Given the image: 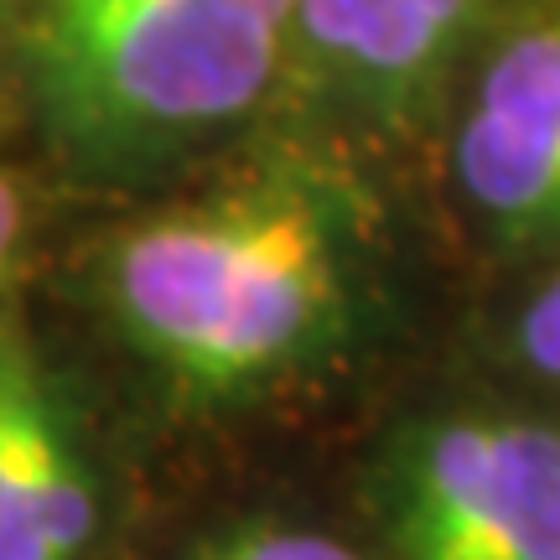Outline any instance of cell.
Segmentation results:
<instances>
[{
  "instance_id": "cell-2",
  "label": "cell",
  "mask_w": 560,
  "mask_h": 560,
  "mask_svg": "<svg viewBox=\"0 0 560 560\" xmlns=\"http://www.w3.org/2000/svg\"><path fill=\"white\" fill-rule=\"evenodd\" d=\"M291 21L296 0H42L37 100L83 156H161L260 109Z\"/></svg>"
},
{
  "instance_id": "cell-3",
  "label": "cell",
  "mask_w": 560,
  "mask_h": 560,
  "mask_svg": "<svg viewBox=\"0 0 560 560\" xmlns=\"http://www.w3.org/2000/svg\"><path fill=\"white\" fill-rule=\"evenodd\" d=\"M395 560H560V431L441 416L405 431L380 482Z\"/></svg>"
},
{
  "instance_id": "cell-10",
  "label": "cell",
  "mask_w": 560,
  "mask_h": 560,
  "mask_svg": "<svg viewBox=\"0 0 560 560\" xmlns=\"http://www.w3.org/2000/svg\"><path fill=\"white\" fill-rule=\"evenodd\" d=\"M11 5H16V0H0V16H5V11H11Z\"/></svg>"
},
{
  "instance_id": "cell-1",
  "label": "cell",
  "mask_w": 560,
  "mask_h": 560,
  "mask_svg": "<svg viewBox=\"0 0 560 560\" xmlns=\"http://www.w3.org/2000/svg\"><path fill=\"white\" fill-rule=\"evenodd\" d=\"M100 285L125 342L161 380L202 400L249 395L342 327L353 208L317 166H255L120 229Z\"/></svg>"
},
{
  "instance_id": "cell-7",
  "label": "cell",
  "mask_w": 560,
  "mask_h": 560,
  "mask_svg": "<svg viewBox=\"0 0 560 560\" xmlns=\"http://www.w3.org/2000/svg\"><path fill=\"white\" fill-rule=\"evenodd\" d=\"M192 560H369L353 545L317 535V529H291V524H244L234 535L213 540Z\"/></svg>"
},
{
  "instance_id": "cell-4",
  "label": "cell",
  "mask_w": 560,
  "mask_h": 560,
  "mask_svg": "<svg viewBox=\"0 0 560 560\" xmlns=\"http://www.w3.org/2000/svg\"><path fill=\"white\" fill-rule=\"evenodd\" d=\"M452 177L509 249H560V5H535L482 58Z\"/></svg>"
},
{
  "instance_id": "cell-9",
  "label": "cell",
  "mask_w": 560,
  "mask_h": 560,
  "mask_svg": "<svg viewBox=\"0 0 560 560\" xmlns=\"http://www.w3.org/2000/svg\"><path fill=\"white\" fill-rule=\"evenodd\" d=\"M21 234H26V202H21V182L11 177V166L0 161V276L16 260Z\"/></svg>"
},
{
  "instance_id": "cell-6",
  "label": "cell",
  "mask_w": 560,
  "mask_h": 560,
  "mask_svg": "<svg viewBox=\"0 0 560 560\" xmlns=\"http://www.w3.org/2000/svg\"><path fill=\"white\" fill-rule=\"evenodd\" d=\"M94 529L100 503L89 467L26 327L0 306V560H83Z\"/></svg>"
},
{
  "instance_id": "cell-8",
  "label": "cell",
  "mask_w": 560,
  "mask_h": 560,
  "mask_svg": "<svg viewBox=\"0 0 560 560\" xmlns=\"http://www.w3.org/2000/svg\"><path fill=\"white\" fill-rule=\"evenodd\" d=\"M514 359H520L529 374L560 384V270L520 306V322H514Z\"/></svg>"
},
{
  "instance_id": "cell-5",
  "label": "cell",
  "mask_w": 560,
  "mask_h": 560,
  "mask_svg": "<svg viewBox=\"0 0 560 560\" xmlns=\"http://www.w3.org/2000/svg\"><path fill=\"white\" fill-rule=\"evenodd\" d=\"M493 0H296L291 68L348 115L400 120L462 58Z\"/></svg>"
}]
</instances>
